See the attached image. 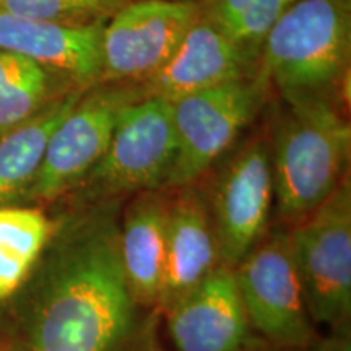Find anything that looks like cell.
Masks as SVG:
<instances>
[{"label": "cell", "mask_w": 351, "mask_h": 351, "mask_svg": "<svg viewBox=\"0 0 351 351\" xmlns=\"http://www.w3.org/2000/svg\"><path fill=\"white\" fill-rule=\"evenodd\" d=\"M350 59V0H298L263 39L257 73L276 98L339 99Z\"/></svg>", "instance_id": "cell-3"}, {"label": "cell", "mask_w": 351, "mask_h": 351, "mask_svg": "<svg viewBox=\"0 0 351 351\" xmlns=\"http://www.w3.org/2000/svg\"><path fill=\"white\" fill-rule=\"evenodd\" d=\"M265 129L274 171L275 213L304 221L346 179L351 127L339 99L276 98Z\"/></svg>", "instance_id": "cell-2"}, {"label": "cell", "mask_w": 351, "mask_h": 351, "mask_svg": "<svg viewBox=\"0 0 351 351\" xmlns=\"http://www.w3.org/2000/svg\"><path fill=\"white\" fill-rule=\"evenodd\" d=\"M73 90H80V86L60 73L15 52L0 49V132L19 125Z\"/></svg>", "instance_id": "cell-18"}, {"label": "cell", "mask_w": 351, "mask_h": 351, "mask_svg": "<svg viewBox=\"0 0 351 351\" xmlns=\"http://www.w3.org/2000/svg\"><path fill=\"white\" fill-rule=\"evenodd\" d=\"M2 2H3V0H0V5H2Z\"/></svg>", "instance_id": "cell-24"}, {"label": "cell", "mask_w": 351, "mask_h": 351, "mask_svg": "<svg viewBox=\"0 0 351 351\" xmlns=\"http://www.w3.org/2000/svg\"><path fill=\"white\" fill-rule=\"evenodd\" d=\"M0 351H28L23 341L0 340Z\"/></svg>", "instance_id": "cell-21"}, {"label": "cell", "mask_w": 351, "mask_h": 351, "mask_svg": "<svg viewBox=\"0 0 351 351\" xmlns=\"http://www.w3.org/2000/svg\"><path fill=\"white\" fill-rule=\"evenodd\" d=\"M80 90L60 96L41 111L0 134V205L20 200L41 168L52 132L72 109Z\"/></svg>", "instance_id": "cell-16"}, {"label": "cell", "mask_w": 351, "mask_h": 351, "mask_svg": "<svg viewBox=\"0 0 351 351\" xmlns=\"http://www.w3.org/2000/svg\"><path fill=\"white\" fill-rule=\"evenodd\" d=\"M288 351H332V350H320V348H314L313 345L306 346V348H295V350H288Z\"/></svg>", "instance_id": "cell-22"}, {"label": "cell", "mask_w": 351, "mask_h": 351, "mask_svg": "<svg viewBox=\"0 0 351 351\" xmlns=\"http://www.w3.org/2000/svg\"><path fill=\"white\" fill-rule=\"evenodd\" d=\"M199 16V3L129 0L104 25L101 82L143 85L168 62Z\"/></svg>", "instance_id": "cell-10"}, {"label": "cell", "mask_w": 351, "mask_h": 351, "mask_svg": "<svg viewBox=\"0 0 351 351\" xmlns=\"http://www.w3.org/2000/svg\"><path fill=\"white\" fill-rule=\"evenodd\" d=\"M104 25L69 26L0 10V49L32 59L77 86L88 88L101 82Z\"/></svg>", "instance_id": "cell-14"}, {"label": "cell", "mask_w": 351, "mask_h": 351, "mask_svg": "<svg viewBox=\"0 0 351 351\" xmlns=\"http://www.w3.org/2000/svg\"><path fill=\"white\" fill-rule=\"evenodd\" d=\"M168 189L130 197L119 219V249L130 293L140 309H156L165 274Z\"/></svg>", "instance_id": "cell-15"}, {"label": "cell", "mask_w": 351, "mask_h": 351, "mask_svg": "<svg viewBox=\"0 0 351 351\" xmlns=\"http://www.w3.org/2000/svg\"><path fill=\"white\" fill-rule=\"evenodd\" d=\"M232 270L257 335L285 350L314 345V322L307 313L288 226L267 231Z\"/></svg>", "instance_id": "cell-8"}, {"label": "cell", "mask_w": 351, "mask_h": 351, "mask_svg": "<svg viewBox=\"0 0 351 351\" xmlns=\"http://www.w3.org/2000/svg\"><path fill=\"white\" fill-rule=\"evenodd\" d=\"M168 191L165 274L158 313H165L221 265L204 189L192 184Z\"/></svg>", "instance_id": "cell-12"}, {"label": "cell", "mask_w": 351, "mask_h": 351, "mask_svg": "<svg viewBox=\"0 0 351 351\" xmlns=\"http://www.w3.org/2000/svg\"><path fill=\"white\" fill-rule=\"evenodd\" d=\"M166 2H179V3H200L202 0H166Z\"/></svg>", "instance_id": "cell-23"}, {"label": "cell", "mask_w": 351, "mask_h": 351, "mask_svg": "<svg viewBox=\"0 0 351 351\" xmlns=\"http://www.w3.org/2000/svg\"><path fill=\"white\" fill-rule=\"evenodd\" d=\"M176 351H257L234 270L219 265L165 311Z\"/></svg>", "instance_id": "cell-11"}, {"label": "cell", "mask_w": 351, "mask_h": 351, "mask_svg": "<svg viewBox=\"0 0 351 351\" xmlns=\"http://www.w3.org/2000/svg\"><path fill=\"white\" fill-rule=\"evenodd\" d=\"M307 313L341 327L351 315V186L348 178L304 221L288 228Z\"/></svg>", "instance_id": "cell-7"}, {"label": "cell", "mask_w": 351, "mask_h": 351, "mask_svg": "<svg viewBox=\"0 0 351 351\" xmlns=\"http://www.w3.org/2000/svg\"><path fill=\"white\" fill-rule=\"evenodd\" d=\"M176 148L173 104L145 96L124 112L98 165L70 194L88 205L166 189Z\"/></svg>", "instance_id": "cell-4"}, {"label": "cell", "mask_w": 351, "mask_h": 351, "mask_svg": "<svg viewBox=\"0 0 351 351\" xmlns=\"http://www.w3.org/2000/svg\"><path fill=\"white\" fill-rule=\"evenodd\" d=\"M257 72V60L199 16L160 72L142 86L145 96L168 103Z\"/></svg>", "instance_id": "cell-13"}, {"label": "cell", "mask_w": 351, "mask_h": 351, "mask_svg": "<svg viewBox=\"0 0 351 351\" xmlns=\"http://www.w3.org/2000/svg\"><path fill=\"white\" fill-rule=\"evenodd\" d=\"M221 265L234 269L269 231L274 208V171L265 125L223 161L204 191Z\"/></svg>", "instance_id": "cell-9"}, {"label": "cell", "mask_w": 351, "mask_h": 351, "mask_svg": "<svg viewBox=\"0 0 351 351\" xmlns=\"http://www.w3.org/2000/svg\"><path fill=\"white\" fill-rule=\"evenodd\" d=\"M122 202L75 205L26 280L28 351H129L138 335L119 249Z\"/></svg>", "instance_id": "cell-1"}, {"label": "cell", "mask_w": 351, "mask_h": 351, "mask_svg": "<svg viewBox=\"0 0 351 351\" xmlns=\"http://www.w3.org/2000/svg\"><path fill=\"white\" fill-rule=\"evenodd\" d=\"M271 96L269 83L256 72L171 103L178 148L166 189L199 184Z\"/></svg>", "instance_id": "cell-6"}, {"label": "cell", "mask_w": 351, "mask_h": 351, "mask_svg": "<svg viewBox=\"0 0 351 351\" xmlns=\"http://www.w3.org/2000/svg\"><path fill=\"white\" fill-rule=\"evenodd\" d=\"M298 0H202L200 16L258 60L262 43L271 26Z\"/></svg>", "instance_id": "cell-19"}, {"label": "cell", "mask_w": 351, "mask_h": 351, "mask_svg": "<svg viewBox=\"0 0 351 351\" xmlns=\"http://www.w3.org/2000/svg\"><path fill=\"white\" fill-rule=\"evenodd\" d=\"M142 98V86L132 83L85 88L52 132L36 178L13 205L47 204L70 194L98 165L124 112Z\"/></svg>", "instance_id": "cell-5"}, {"label": "cell", "mask_w": 351, "mask_h": 351, "mask_svg": "<svg viewBox=\"0 0 351 351\" xmlns=\"http://www.w3.org/2000/svg\"><path fill=\"white\" fill-rule=\"evenodd\" d=\"M129 0H3L0 10L69 26L106 23Z\"/></svg>", "instance_id": "cell-20"}, {"label": "cell", "mask_w": 351, "mask_h": 351, "mask_svg": "<svg viewBox=\"0 0 351 351\" xmlns=\"http://www.w3.org/2000/svg\"><path fill=\"white\" fill-rule=\"evenodd\" d=\"M57 221L29 205H0V302L26 283Z\"/></svg>", "instance_id": "cell-17"}, {"label": "cell", "mask_w": 351, "mask_h": 351, "mask_svg": "<svg viewBox=\"0 0 351 351\" xmlns=\"http://www.w3.org/2000/svg\"><path fill=\"white\" fill-rule=\"evenodd\" d=\"M0 134H2V132H0Z\"/></svg>", "instance_id": "cell-25"}]
</instances>
